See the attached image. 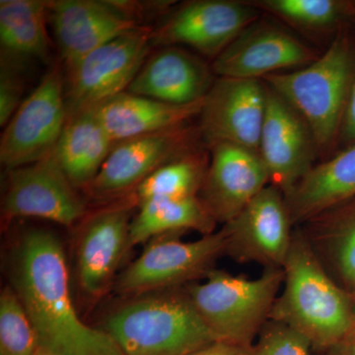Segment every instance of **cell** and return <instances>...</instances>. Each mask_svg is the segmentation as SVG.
<instances>
[{
    "label": "cell",
    "instance_id": "6da1fadb",
    "mask_svg": "<svg viewBox=\"0 0 355 355\" xmlns=\"http://www.w3.org/2000/svg\"><path fill=\"white\" fill-rule=\"evenodd\" d=\"M12 280L39 349L57 355H123L106 331L91 328L77 314L64 248L51 231L24 233L14 256Z\"/></svg>",
    "mask_w": 355,
    "mask_h": 355
},
{
    "label": "cell",
    "instance_id": "7a4b0ae2",
    "mask_svg": "<svg viewBox=\"0 0 355 355\" xmlns=\"http://www.w3.org/2000/svg\"><path fill=\"white\" fill-rule=\"evenodd\" d=\"M284 272V291L270 320L287 324L321 349L355 331L354 305L329 277L304 234L294 233Z\"/></svg>",
    "mask_w": 355,
    "mask_h": 355
},
{
    "label": "cell",
    "instance_id": "3957f363",
    "mask_svg": "<svg viewBox=\"0 0 355 355\" xmlns=\"http://www.w3.org/2000/svg\"><path fill=\"white\" fill-rule=\"evenodd\" d=\"M104 331L123 355H191L219 340L187 293L133 299L114 311Z\"/></svg>",
    "mask_w": 355,
    "mask_h": 355
},
{
    "label": "cell",
    "instance_id": "277c9868",
    "mask_svg": "<svg viewBox=\"0 0 355 355\" xmlns=\"http://www.w3.org/2000/svg\"><path fill=\"white\" fill-rule=\"evenodd\" d=\"M261 80L295 110L307 123L318 153L330 150L342 130L352 87V53L340 34L312 64L279 72Z\"/></svg>",
    "mask_w": 355,
    "mask_h": 355
},
{
    "label": "cell",
    "instance_id": "5b68a950",
    "mask_svg": "<svg viewBox=\"0 0 355 355\" xmlns=\"http://www.w3.org/2000/svg\"><path fill=\"white\" fill-rule=\"evenodd\" d=\"M284 282V268H266L257 279L212 270L202 284H191L187 295L219 340L252 347Z\"/></svg>",
    "mask_w": 355,
    "mask_h": 355
},
{
    "label": "cell",
    "instance_id": "8992f818",
    "mask_svg": "<svg viewBox=\"0 0 355 355\" xmlns=\"http://www.w3.org/2000/svg\"><path fill=\"white\" fill-rule=\"evenodd\" d=\"M62 67L60 60L46 70L4 127L0 161L7 170L37 162L57 147L69 116Z\"/></svg>",
    "mask_w": 355,
    "mask_h": 355
},
{
    "label": "cell",
    "instance_id": "52a82bcc",
    "mask_svg": "<svg viewBox=\"0 0 355 355\" xmlns=\"http://www.w3.org/2000/svg\"><path fill=\"white\" fill-rule=\"evenodd\" d=\"M153 28L141 26L112 40L64 70L69 114L97 108L125 92L148 58Z\"/></svg>",
    "mask_w": 355,
    "mask_h": 355
},
{
    "label": "cell",
    "instance_id": "ba28073f",
    "mask_svg": "<svg viewBox=\"0 0 355 355\" xmlns=\"http://www.w3.org/2000/svg\"><path fill=\"white\" fill-rule=\"evenodd\" d=\"M150 241L116 279L120 293L139 297L207 277L226 254L227 235L222 227L196 241H181L176 234L158 236Z\"/></svg>",
    "mask_w": 355,
    "mask_h": 355
},
{
    "label": "cell",
    "instance_id": "9c48e42d",
    "mask_svg": "<svg viewBox=\"0 0 355 355\" xmlns=\"http://www.w3.org/2000/svg\"><path fill=\"white\" fill-rule=\"evenodd\" d=\"M198 125L191 123L116 144L87 188L98 200L125 198L163 165L202 148Z\"/></svg>",
    "mask_w": 355,
    "mask_h": 355
},
{
    "label": "cell",
    "instance_id": "30bf717a",
    "mask_svg": "<svg viewBox=\"0 0 355 355\" xmlns=\"http://www.w3.org/2000/svg\"><path fill=\"white\" fill-rule=\"evenodd\" d=\"M260 10L248 1L193 0L171 9L151 33L153 46H190L214 60L246 28Z\"/></svg>",
    "mask_w": 355,
    "mask_h": 355
},
{
    "label": "cell",
    "instance_id": "8fae6325",
    "mask_svg": "<svg viewBox=\"0 0 355 355\" xmlns=\"http://www.w3.org/2000/svg\"><path fill=\"white\" fill-rule=\"evenodd\" d=\"M76 190L53 150L37 162L8 170L2 216L36 217L71 227L86 214L85 203Z\"/></svg>",
    "mask_w": 355,
    "mask_h": 355
},
{
    "label": "cell",
    "instance_id": "7c38bea8",
    "mask_svg": "<svg viewBox=\"0 0 355 355\" xmlns=\"http://www.w3.org/2000/svg\"><path fill=\"white\" fill-rule=\"evenodd\" d=\"M266 87L261 79L218 77L200 114L203 142L228 144L259 153L265 120Z\"/></svg>",
    "mask_w": 355,
    "mask_h": 355
},
{
    "label": "cell",
    "instance_id": "4fadbf2b",
    "mask_svg": "<svg viewBox=\"0 0 355 355\" xmlns=\"http://www.w3.org/2000/svg\"><path fill=\"white\" fill-rule=\"evenodd\" d=\"M292 226L284 193L270 184L234 219L224 224L226 254L240 263L284 268L293 239Z\"/></svg>",
    "mask_w": 355,
    "mask_h": 355
},
{
    "label": "cell",
    "instance_id": "5bb4252c",
    "mask_svg": "<svg viewBox=\"0 0 355 355\" xmlns=\"http://www.w3.org/2000/svg\"><path fill=\"white\" fill-rule=\"evenodd\" d=\"M266 116L259 154L270 175V184L286 198L314 167L319 153L302 116L266 84Z\"/></svg>",
    "mask_w": 355,
    "mask_h": 355
},
{
    "label": "cell",
    "instance_id": "9a60e30c",
    "mask_svg": "<svg viewBox=\"0 0 355 355\" xmlns=\"http://www.w3.org/2000/svg\"><path fill=\"white\" fill-rule=\"evenodd\" d=\"M319 58L316 51L286 30L268 22H254L214 60L218 77L263 79L282 69L302 67Z\"/></svg>",
    "mask_w": 355,
    "mask_h": 355
},
{
    "label": "cell",
    "instance_id": "2e32d148",
    "mask_svg": "<svg viewBox=\"0 0 355 355\" xmlns=\"http://www.w3.org/2000/svg\"><path fill=\"white\" fill-rule=\"evenodd\" d=\"M49 24L64 70L112 40L141 27L111 1L49 0Z\"/></svg>",
    "mask_w": 355,
    "mask_h": 355
},
{
    "label": "cell",
    "instance_id": "e0dca14e",
    "mask_svg": "<svg viewBox=\"0 0 355 355\" xmlns=\"http://www.w3.org/2000/svg\"><path fill=\"white\" fill-rule=\"evenodd\" d=\"M210 162L198 198L216 222L234 219L270 184L260 154L228 144L209 146Z\"/></svg>",
    "mask_w": 355,
    "mask_h": 355
},
{
    "label": "cell",
    "instance_id": "ac0fdd59",
    "mask_svg": "<svg viewBox=\"0 0 355 355\" xmlns=\"http://www.w3.org/2000/svg\"><path fill=\"white\" fill-rule=\"evenodd\" d=\"M123 198V202L88 219L81 231L77 272L81 289L89 297H99L106 291L130 246V214L135 203L130 196Z\"/></svg>",
    "mask_w": 355,
    "mask_h": 355
},
{
    "label": "cell",
    "instance_id": "d6986e66",
    "mask_svg": "<svg viewBox=\"0 0 355 355\" xmlns=\"http://www.w3.org/2000/svg\"><path fill=\"white\" fill-rule=\"evenodd\" d=\"M203 60L179 46H164L147 58L128 92L173 105L205 99L216 79Z\"/></svg>",
    "mask_w": 355,
    "mask_h": 355
},
{
    "label": "cell",
    "instance_id": "ffe728a7",
    "mask_svg": "<svg viewBox=\"0 0 355 355\" xmlns=\"http://www.w3.org/2000/svg\"><path fill=\"white\" fill-rule=\"evenodd\" d=\"M203 101L173 105L125 92L93 109L114 144L164 132L200 116Z\"/></svg>",
    "mask_w": 355,
    "mask_h": 355
},
{
    "label": "cell",
    "instance_id": "44dd1931",
    "mask_svg": "<svg viewBox=\"0 0 355 355\" xmlns=\"http://www.w3.org/2000/svg\"><path fill=\"white\" fill-rule=\"evenodd\" d=\"M355 198V146L315 165L286 197L292 223L313 217Z\"/></svg>",
    "mask_w": 355,
    "mask_h": 355
},
{
    "label": "cell",
    "instance_id": "7402d4cb",
    "mask_svg": "<svg viewBox=\"0 0 355 355\" xmlns=\"http://www.w3.org/2000/svg\"><path fill=\"white\" fill-rule=\"evenodd\" d=\"M116 146L94 110L69 114L55 153L71 184L87 188Z\"/></svg>",
    "mask_w": 355,
    "mask_h": 355
},
{
    "label": "cell",
    "instance_id": "603a6c76",
    "mask_svg": "<svg viewBox=\"0 0 355 355\" xmlns=\"http://www.w3.org/2000/svg\"><path fill=\"white\" fill-rule=\"evenodd\" d=\"M139 207V214L130 223V246L188 230L211 234L217 223L198 197L155 198Z\"/></svg>",
    "mask_w": 355,
    "mask_h": 355
},
{
    "label": "cell",
    "instance_id": "cb8c5ba5",
    "mask_svg": "<svg viewBox=\"0 0 355 355\" xmlns=\"http://www.w3.org/2000/svg\"><path fill=\"white\" fill-rule=\"evenodd\" d=\"M48 24L46 0H1V53L48 64L51 48Z\"/></svg>",
    "mask_w": 355,
    "mask_h": 355
},
{
    "label": "cell",
    "instance_id": "d4e9b609",
    "mask_svg": "<svg viewBox=\"0 0 355 355\" xmlns=\"http://www.w3.org/2000/svg\"><path fill=\"white\" fill-rule=\"evenodd\" d=\"M210 154L202 148L163 165L130 193L135 205L155 198L198 197L209 170Z\"/></svg>",
    "mask_w": 355,
    "mask_h": 355
},
{
    "label": "cell",
    "instance_id": "484cf974",
    "mask_svg": "<svg viewBox=\"0 0 355 355\" xmlns=\"http://www.w3.org/2000/svg\"><path fill=\"white\" fill-rule=\"evenodd\" d=\"M258 10L277 16L298 29L323 32L336 27L349 13L340 0H251Z\"/></svg>",
    "mask_w": 355,
    "mask_h": 355
},
{
    "label": "cell",
    "instance_id": "4316f807",
    "mask_svg": "<svg viewBox=\"0 0 355 355\" xmlns=\"http://www.w3.org/2000/svg\"><path fill=\"white\" fill-rule=\"evenodd\" d=\"M311 241H331L334 258L340 275L347 284L355 287V214L343 216L335 209L306 221Z\"/></svg>",
    "mask_w": 355,
    "mask_h": 355
},
{
    "label": "cell",
    "instance_id": "83f0119b",
    "mask_svg": "<svg viewBox=\"0 0 355 355\" xmlns=\"http://www.w3.org/2000/svg\"><path fill=\"white\" fill-rule=\"evenodd\" d=\"M38 338L31 319L13 287L0 296V355H36Z\"/></svg>",
    "mask_w": 355,
    "mask_h": 355
},
{
    "label": "cell",
    "instance_id": "f1b7e54d",
    "mask_svg": "<svg viewBox=\"0 0 355 355\" xmlns=\"http://www.w3.org/2000/svg\"><path fill=\"white\" fill-rule=\"evenodd\" d=\"M312 345L297 331L280 322L270 320L260 333V340L252 347V355H311Z\"/></svg>",
    "mask_w": 355,
    "mask_h": 355
},
{
    "label": "cell",
    "instance_id": "f546056e",
    "mask_svg": "<svg viewBox=\"0 0 355 355\" xmlns=\"http://www.w3.org/2000/svg\"><path fill=\"white\" fill-rule=\"evenodd\" d=\"M24 58L1 53L0 64V125L6 127L22 104Z\"/></svg>",
    "mask_w": 355,
    "mask_h": 355
},
{
    "label": "cell",
    "instance_id": "4dcf8cb0",
    "mask_svg": "<svg viewBox=\"0 0 355 355\" xmlns=\"http://www.w3.org/2000/svg\"><path fill=\"white\" fill-rule=\"evenodd\" d=\"M340 137L350 146H355V81L350 90Z\"/></svg>",
    "mask_w": 355,
    "mask_h": 355
},
{
    "label": "cell",
    "instance_id": "1f68e13d",
    "mask_svg": "<svg viewBox=\"0 0 355 355\" xmlns=\"http://www.w3.org/2000/svg\"><path fill=\"white\" fill-rule=\"evenodd\" d=\"M252 347L218 340L191 355H252Z\"/></svg>",
    "mask_w": 355,
    "mask_h": 355
},
{
    "label": "cell",
    "instance_id": "d6a6232c",
    "mask_svg": "<svg viewBox=\"0 0 355 355\" xmlns=\"http://www.w3.org/2000/svg\"><path fill=\"white\" fill-rule=\"evenodd\" d=\"M326 350V355H355V331Z\"/></svg>",
    "mask_w": 355,
    "mask_h": 355
},
{
    "label": "cell",
    "instance_id": "836d02e7",
    "mask_svg": "<svg viewBox=\"0 0 355 355\" xmlns=\"http://www.w3.org/2000/svg\"><path fill=\"white\" fill-rule=\"evenodd\" d=\"M36 355H57L53 354H50V352H44V350L39 349L38 352H37Z\"/></svg>",
    "mask_w": 355,
    "mask_h": 355
},
{
    "label": "cell",
    "instance_id": "e575fe53",
    "mask_svg": "<svg viewBox=\"0 0 355 355\" xmlns=\"http://www.w3.org/2000/svg\"><path fill=\"white\" fill-rule=\"evenodd\" d=\"M354 312H355V299H354Z\"/></svg>",
    "mask_w": 355,
    "mask_h": 355
}]
</instances>
